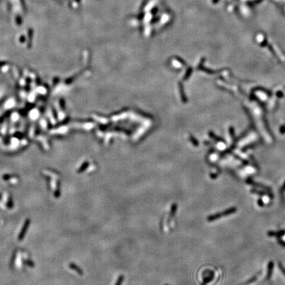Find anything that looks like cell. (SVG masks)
<instances>
[{"label":"cell","mask_w":285,"mask_h":285,"mask_svg":"<svg viewBox=\"0 0 285 285\" xmlns=\"http://www.w3.org/2000/svg\"><path fill=\"white\" fill-rule=\"evenodd\" d=\"M234 211H235V209H230V210H228V211H226L225 212L222 213H217V214H215V215H211V216H208L207 221H215V220L219 218L220 217H221V216H223V215H229V214H230V213H232L234 212Z\"/></svg>","instance_id":"1"},{"label":"cell","mask_w":285,"mask_h":285,"mask_svg":"<svg viewBox=\"0 0 285 285\" xmlns=\"http://www.w3.org/2000/svg\"><path fill=\"white\" fill-rule=\"evenodd\" d=\"M70 267L72 269L75 270V271H76L77 273L78 274H79L80 275H83V271H82L81 269V268H79V267L77 266V265H76L75 264H73V263H71L70 265Z\"/></svg>","instance_id":"2"},{"label":"cell","mask_w":285,"mask_h":285,"mask_svg":"<svg viewBox=\"0 0 285 285\" xmlns=\"http://www.w3.org/2000/svg\"><path fill=\"white\" fill-rule=\"evenodd\" d=\"M177 208H178V205H177L176 203L172 204V207H171L170 213V216L171 218L173 217V216L175 215V214H176V213Z\"/></svg>","instance_id":"3"},{"label":"cell","mask_w":285,"mask_h":285,"mask_svg":"<svg viewBox=\"0 0 285 285\" xmlns=\"http://www.w3.org/2000/svg\"><path fill=\"white\" fill-rule=\"evenodd\" d=\"M123 281H124V276L122 275H120V276H118L117 281H116V283H115V285H122V283H123Z\"/></svg>","instance_id":"4"}]
</instances>
